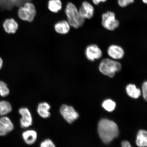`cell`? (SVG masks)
<instances>
[{
	"label": "cell",
	"mask_w": 147,
	"mask_h": 147,
	"mask_svg": "<svg viewBox=\"0 0 147 147\" xmlns=\"http://www.w3.org/2000/svg\"><path fill=\"white\" fill-rule=\"evenodd\" d=\"M98 133L102 142L108 144L118 137V126L115 122L106 119H102L98 125Z\"/></svg>",
	"instance_id": "6da1fadb"
},
{
	"label": "cell",
	"mask_w": 147,
	"mask_h": 147,
	"mask_svg": "<svg viewBox=\"0 0 147 147\" xmlns=\"http://www.w3.org/2000/svg\"><path fill=\"white\" fill-rule=\"evenodd\" d=\"M98 68L102 74L112 78L122 70V66L118 61L110 58H105L101 61Z\"/></svg>",
	"instance_id": "7a4b0ae2"
},
{
	"label": "cell",
	"mask_w": 147,
	"mask_h": 147,
	"mask_svg": "<svg viewBox=\"0 0 147 147\" xmlns=\"http://www.w3.org/2000/svg\"><path fill=\"white\" fill-rule=\"evenodd\" d=\"M65 12L67 16V22L71 27L77 29L84 25L85 22V20L80 16L78 9L73 3H67Z\"/></svg>",
	"instance_id": "3957f363"
},
{
	"label": "cell",
	"mask_w": 147,
	"mask_h": 147,
	"mask_svg": "<svg viewBox=\"0 0 147 147\" xmlns=\"http://www.w3.org/2000/svg\"><path fill=\"white\" fill-rule=\"evenodd\" d=\"M36 11L35 7L32 3L27 2L25 3L23 7L18 9V17L24 21L31 22L35 17Z\"/></svg>",
	"instance_id": "277c9868"
},
{
	"label": "cell",
	"mask_w": 147,
	"mask_h": 147,
	"mask_svg": "<svg viewBox=\"0 0 147 147\" xmlns=\"http://www.w3.org/2000/svg\"><path fill=\"white\" fill-rule=\"evenodd\" d=\"M102 25L107 30L114 31L119 26V22L116 19L114 12L108 11L102 15Z\"/></svg>",
	"instance_id": "5b68a950"
},
{
	"label": "cell",
	"mask_w": 147,
	"mask_h": 147,
	"mask_svg": "<svg viewBox=\"0 0 147 147\" xmlns=\"http://www.w3.org/2000/svg\"><path fill=\"white\" fill-rule=\"evenodd\" d=\"M84 54L89 61L93 62L100 59L102 57L103 53L102 49L95 44H91L87 46L84 51Z\"/></svg>",
	"instance_id": "8992f818"
},
{
	"label": "cell",
	"mask_w": 147,
	"mask_h": 147,
	"mask_svg": "<svg viewBox=\"0 0 147 147\" xmlns=\"http://www.w3.org/2000/svg\"><path fill=\"white\" fill-rule=\"evenodd\" d=\"M60 112L64 119L69 124L72 123L79 117L78 113L74 108L67 105L64 104L61 107Z\"/></svg>",
	"instance_id": "52a82bcc"
},
{
	"label": "cell",
	"mask_w": 147,
	"mask_h": 147,
	"mask_svg": "<svg viewBox=\"0 0 147 147\" xmlns=\"http://www.w3.org/2000/svg\"><path fill=\"white\" fill-rule=\"evenodd\" d=\"M107 54L110 58L118 61L124 57L125 51L124 49L121 46L113 44L108 47Z\"/></svg>",
	"instance_id": "ba28073f"
},
{
	"label": "cell",
	"mask_w": 147,
	"mask_h": 147,
	"mask_svg": "<svg viewBox=\"0 0 147 147\" xmlns=\"http://www.w3.org/2000/svg\"><path fill=\"white\" fill-rule=\"evenodd\" d=\"M19 113L21 116L20 120V125L22 128H26L32 125L33 119L30 111L26 107H23L19 110Z\"/></svg>",
	"instance_id": "9c48e42d"
},
{
	"label": "cell",
	"mask_w": 147,
	"mask_h": 147,
	"mask_svg": "<svg viewBox=\"0 0 147 147\" xmlns=\"http://www.w3.org/2000/svg\"><path fill=\"white\" fill-rule=\"evenodd\" d=\"M14 128V125L8 117L4 116L0 117V136L7 135L12 131Z\"/></svg>",
	"instance_id": "30bf717a"
},
{
	"label": "cell",
	"mask_w": 147,
	"mask_h": 147,
	"mask_svg": "<svg viewBox=\"0 0 147 147\" xmlns=\"http://www.w3.org/2000/svg\"><path fill=\"white\" fill-rule=\"evenodd\" d=\"M78 11L80 16L84 19H91L94 14V9L90 3L84 1L82 3Z\"/></svg>",
	"instance_id": "8fae6325"
},
{
	"label": "cell",
	"mask_w": 147,
	"mask_h": 147,
	"mask_svg": "<svg viewBox=\"0 0 147 147\" xmlns=\"http://www.w3.org/2000/svg\"><path fill=\"white\" fill-rule=\"evenodd\" d=\"M3 26L5 32L8 34H16L18 28L17 22L13 18L5 20L3 23Z\"/></svg>",
	"instance_id": "7c38bea8"
},
{
	"label": "cell",
	"mask_w": 147,
	"mask_h": 147,
	"mask_svg": "<svg viewBox=\"0 0 147 147\" xmlns=\"http://www.w3.org/2000/svg\"><path fill=\"white\" fill-rule=\"evenodd\" d=\"M54 29L57 33L62 34H67L69 32L71 26L68 22L65 20L58 22L54 25Z\"/></svg>",
	"instance_id": "4fadbf2b"
},
{
	"label": "cell",
	"mask_w": 147,
	"mask_h": 147,
	"mask_svg": "<svg viewBox=\"0 0 147 147\" xmlns=\"http://www.w3.org/2000/svg\"><path fill=\"white\" fill-rule=\"evenodd\" d=\"M51 108L50 105L47 102H42L38 104L37 111L40 117L44 119H47L50 117L51 114L49 110Z\"/></svg>",
	"instance_id": "5bb4252c"
},
{
	"label": "cell",
	"mask_w": 147,
	"mask_h": 147,
	"mask_svg": "<svg viewBox=\"0 0 147 147\" xmlns=\"http://www.w3.org/2000/svg\"><path fill=\"white\" fill-rule=\"evenodd\" d=\"M37 133L33 130H28L22 134V137L26 144L32 145L36 142L37 139Z\"/></svg>",
	"instance_id": "9a60e30c"
},
{
	"label": "cell",
	"mask_w": 147,
	"mask_h": 147,
	"mask_svg": "<svg viewBox=\"0 0 147 147\" xmlns=\"http://www.w3.org/2000/svg\"><path fill=\"white\" fill-rule=\"evenodd\" d=\"M126 91L128 96L134 98H138L140 96L141 91L135 84H129L126 87Z\"/></svg>",
	"instance_id": "2e32d148"
},
{
	"label": "cell",
	"mask_w": 147,
	"mask_h": 147,
	"mask_svg": "<svg viewBox=\"0 0 147 147\" xmlns=\"http://www.w3.org/2000/svg\"><path fill=\"white\" fill-rule=\"evenodd\" d=\"M136 143L139 147H147V133L146 130H139L137 135Z\"/></svg>",
	"instance_id": "e0dca14e"
},
{
	"label": "cell",
	"mask_w": 147,
	"mask_h": 147,
	"mask_svg": "<svg viewBox=\"0 0 147 147\" xmlns=\"http://www.w3.org/2000/svg\"><path fill=\"white\" fill-rule=\"evenodd\" d=\"M12 107L10 102L6 100L0 101V116H4L11 113Z\"/></svg>",
	"instance_id": "ac0fdd59"
},
{
	"label": "cell",
	"mask_w": 147,
	"mask_h": 147,
	"mask_svg": "<svg viewBox=\"0 0 147 147\" xmlns=\"http://www.w3.org/2000/svg\"><path fill=\"white\" fill-rule=\"evenodd\" d=\"M49 10L54 13H57L62 8V3L60 0H49L48 3Z\"/></svg>",
	"instance_id": "d6986e66"
},
{
	"label": "cell",
	"mask_w": 147,
	"mask_h": 147,
	"mask_svg": "<svg viewBox=\"0 0 147 147\" xmlns=\"http://www.w3.org/2000/svg\"><path fill=\"white\" fill-rule=\"evenodd\" d=\"M10 91L7 84L3 80H0V95L2 97H6L9 95Z\"/></svg>",
	"instance_id": "ffe728a7"
},
{
	"label": "cell",
	"mask_w": 147,
	"mask_h": 147,
	"mask_svg": "<svg viewBox=\"0 0 147 147\" xmlns=\"http://www.w3.org/2000/svg\"><path fill=\"white\" fill-rule=\"evenodd\" d=\"M102 106L107 111L112 112L115 110L116 104L113 100L110 99H108L104 101L102 103Z\"/></svg>",
	"instance_id": "44dd1931"
},
{
	"label": "cell",
	"mask_w": 147,
	"mask_h": 147,
	"mask_svg": "<svg viewBox=\"0 0 147 147\" xmlns=\"http://www.w3.org/2000/svg\"><path fill=\"white\" fill-rule=\"evenodd\" d=\"M40 147H56V146L53 141L48 139L42 141L40 144Z\"/></svg>",
	"instance_id": "7402d4cb"
},
{
	"label": "cell",
	"mask_w": 147,
	"mask_h": 147,
	"mask_svg": "<svg viewBox=\"0 0 147 147\" xmlns=\"http://www.w3.org/2000/svg\"><path fill=\"white\" fill-rule=\"evenodd\" d=\"M134 1L135 0H117V2L119 6L124 8L134 3Z\"/></svg>",
	"instance_id": "603a6c76"
},
{
	"label": "cell",
	"mask_w": 147,
	"mask_h": 147,
	"mask_svg": "<svg viewBox=\"0 0 147 147\" xmlns=\"http://www.w3.org/2000/svg\"><path fill=\"white\" fill-rule=\"evenodd\" d=\"M11 3L12 4L10 0H0V5L3 8H10L11 7Z\"/></svg>",
	"instance_id": "cb8c5ba5"
},
{
	"label": "cell",
	"mask_w": 147,
	"mask_h": 147,
	"mask_svg": "<svg viewBox=\"0 0 147 147\" xmlns=\"http://www.w3.org/2000/svg\"><path fill=\"white\" fill-rule=\"evenodd\" d=\"M142 92L143 97L146 100H147V82L145 81L143 82L142 86Z\"/></svg>",
	"instance_id": "d4e9b609"
},
{
	"label": "cell",
	"mask_w": 147,
	"mask_h": 147,
	"mask_svg": "<svg viewBox=\"0 0 147 147\" xmlns=\"http://www.w3.org/2000/svg\"><path fill=\"white\" fill-rule=\"evenodd\" d=\"M122 147H132L129 142L127 141H124L122 143Z\"/></svg>",
	"instance_id": "484cf974"
},
{
	"label": "cell",
	"mask_w": 147,
	"mask_h": 147,
	"mask_svg": "<svg viewBox=\"0 0 147 147\" xmlns=\"http://www.w3.org/2000/svg\"><path fill=\"white\" fill-rule=\"evenodd\" d=\"M107 0H92L93 3L95 5H98L101 2H105Z\"/></svg>",
	"instance_id": "4316f807"
},
{
	"label": "cell",
	"mask_w": 147,
	"mask_h": 147,
	"mask_svg": "<svg viewBox=\"0 0 147 147\" xmlns=\"http://www.w3.org/2000/svg\"><path fill=\"white\" fill-rule=\"evenodd\" d=\"M4 64V62L2 58L0 56V71L3 69Z\"/></svg>",
	"instance_id": "83f0119b"
},
{
	"label": "cell",
	"mask_w": 147,
	"mask_h": 147,
	"mask_svg": "<svg viewBox=\"0 0 147 147\" xmlns=\"http://www.w3.org/2000/svg\"><path fill=\"white\" fill-rule=\"evenodd\" d=\"M10 1L13 4V3H16L19 2L20 0H10Z\"/></svg>",
	"instance_id": "f1b7e54d"
},
{
	"label": "cell",
	"mask_w": 147,
	"mask_h": 147,
	"mask_svg": "<svg viewBox=\"0 0 147 147\" xmlns=\"http://www.w3.org/2000/svg\"><path fill=\"white\" fill-rule=\"evenodd\" d=\"M143 2L145 4H146L147 3V0H142Z\"/></svg>",
	"instance_id": "f546056e"
}]
</instances>
